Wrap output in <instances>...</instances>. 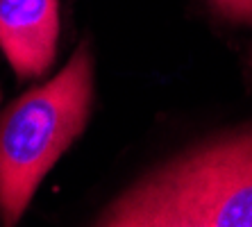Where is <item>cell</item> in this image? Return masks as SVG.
<instances>
[{
  "label": "cell",
  "mask_w": 252,
  "mask_h": 227,
  "mask_svg": "<svg viewBox=\"0 0 252 227\" xmlns=\"http://www.w3.org/2000/svg\"><path fill=\"white\" fill-rule=\"evenodd\" d=\"M59 39V0H0V50L18 80L53 66Z\"/></svg>",
  "instance_id": "cell-3"
},
{
  "label": "cell",
  "mask_w": 252,
  "mask_h": 227,
  "mask_svg": "<svg viewBox=\"0 0 252 227\" xmlns=\"http://www.w3.org/2000/svg\"><path fill=\"white\" fill-rule=\"evenodd\" d=\"M207 2L232 23L252 25V0H207Z\"/></svg>",
  "instance_id": "cell-4"
},
{
  "label": "cell",
  "mask_w": 252,
  "mask_h": 227,
  "mask_svg": "<svg viewBox=\"0 0 252 227\" xmlns=\"http://www.w3.org/2000/svg\"><path fill=\"white\" fill-rule=\"evenodd\" d=\"M94 102V57L87 41L50 82L12 102L0 118V221L25 214L46 173L87 128Z\"/></svg>",
  "instance_id": "cell-2"
},
{
  "label": "cell",
  "mask_w": 252,
  "mask_h": 227,
  "mask_svg": "<svg viewBox=\"0 0 252 227\" xmlns=\"http://www.w3.org/2000/svg\"><path fill=\"white\" fill-rule=\"evenodd\" d=\"M109 227H252V130L153 170L107 207Z\"/></svg>",
  "instance_id": "cell-1"
}]
</instances>
